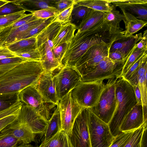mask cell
I'll use <instances>...</instances> for the list:
<instances>
[{"instance_id":"cell-1","label":"cell","mask_w":147,"mask_h":147,"mask_svg":"<svg viewBox=\"0 0 147 147\" xmlns=\"http://www.w3.org/2000/svg\"><path fill=\"white\" fill-rule=\"evenodd\" d=\"M102 30L101 27L96 25L83 32L77 31L67 44L62 57V64L74 67L84 54L92 46L114 42L118 39L117 36L110 34L109 29Z\"/></svg>"},{"instance_id":"cell-2","label":"cell","mask_w":147,"mask_h":147,"mask_svg":"<svg viewBox=\"0 0 147 147\" xmlns=\"http://www.w3.org/2000/svg\"><path fill=\"white\" fill-rule=\"evenodd\" d=\"M44 72L40 61L27 60L0 76V94L19 92L35 86Z\"/></svg>"},{"instance_id":"cell-3","label":"cell","mask_w":147,"mask_h":147,"mask_svg":"<svg viewBox=\"0 0 147 147\" xmlns=\"http://www.w3.org/2000/svg\"><path fill=\"white\" fill-rule=\"evenodd\" d=\"M115 93L117 105L113 115L108 125L113 136L121 133L120 127L124 118L137 104L133 86L121 76L115 82Z\"/></svg>"},{"instance_id":"cell-4","label":"cell","mask_w":147,"mask_h":147,"mask_svg":"<svg viewBox=\"0 0 147 147\" xmlns=\"http://www.w3.org/2000/svg\"><path fill=\"white\" fill-rule=\"evenodd\" d=\"M103 80L82 82L71 91L72 98L82 108L92 107L107 86L108 80L106 83Z\"/></svg>"},{"instance_id":"cell-5","label":"cell","mask_w":147,"mask_h":147,"mask_svg":"<svg viewBox=\"0 0 147 147\" xmlns=\"http://www.w3.org/2000/svg\"><path fill=\"white\" fill-rule=\"evenodd\" d=\"M117 77L108 79L107 86L98 102L94 106L89 108L95 115L107 124L111 120L117 107L115 82Z\"/></svg>"},{"instance_id":"cell-6","label":"cell","mask_w":147,"mask_h":147,"mask_svg":"<svg viewBox=\"0 0 147 147\" xmlns=\"http://www.w3.org/2000/svg\"><path fill=\"white\" fill-rule=\"evenodd\" d=\"M19 101L22 105L33 108L46 121L51 119L57 105L45 102L34 86H30L18 93Z\"/></svg>"},{"instance_id":"cell-7","label":"cell","mask_w":147,"mask_h":147,"mask_svg":"<svg viewBox=\"0 0 147 147\" xmlns=\"http://www.w3.org/2000/svg\"><path fill=\"white\" fill-rule=\"evenodd\" d=\"M88 124L91 147H109L115 137L108 124L95 115L88 108Z\"/></svg>"},{"instance_id":"cell-8","label":"cell","mask_w":147,"mask_h":147,"mask_svg":"<svg viewBox=\"0 0 147 147\" xmlns=\"http://www.w3.org/2000/svg\"><path fill=\"white\" fill-rule=\"evenodd\" d=\"M53 75L59 102L82 82V77L74 67L63 65Z\"/></svg>"},{"instance_id":"cell-9","label":"cell","mask_w":147,"mask_h":147,"mask_svg":"<svg viewBox=\"0 0 147 147\" xmlns=\"http://www.w3.org/2000/svg\"><path fill=\"white\" fill-rule=\"evenodd\" d=\"M113 42L94 45L86 51L74 67L81 77L87 74L100 61L108 57L110 47Z\"/></svg>"},{"instance_id":"cell-10","label":"cell","mask_w":147,"mask_h":147,"mask_svg":"<svg viewBox=\"0 0 147 147\" xmlns=\"http://www.w3.org/2000/svg\"><path fill=\"white\" fill-rule=\"evenodd\" d=\"M125 63H117L108 57L100 61L86 74L81 77L82 82L104 80L121 76Z\"/></svg>"},{"instance_id":"cell-11","label":"cell","mask_w":147,"mask_h":147,"mask_svg":"<svg viewBox=\"0 0 147 147\" xmlns=\"http://www.w3.org/2000/svg\"><path fill=\"white\" fill-rule=\"evenodd\" d=\"M58 104L61 121V129L64 131L69 136L71 134L76 119L83 108L74 100L71 92L60 100Z\"/></svg>"},{"instance_id":"cell-12","label":"cell","mask_w":147,"mask_h":147,"mask_svg":"<svg viewBox=\"0 0 147 147\" xmlns=\"http://www.w3.org/2000/svg\"><path fill=\"white\" fill-rule=\"evenodd\" d=\"M88 108H83L76 119L69 136L74 147H91L88 124Z\"/></svg>"},{"instance_id":"cell-13","label":"cell","mask_w":147,"mask_h":147,"mask_svg":"<svg viewBox=\"0 0 147 147\" xmlns=\"http://www.w3.org/2000/svg\"><path fill=\"white\" fill-rule=\"evenodd\" d=\"M17 120L19 123L28 127L33 133L42 136L46 129L48 121L32 107L22 105Z\"/></svg>"},{"instance_id":"cell-14","label":"cell","mask_w":147,"mask_h":147,"mask_svg":"<svg viewBox=\"0 0 147 147\" xmlns=\"http://www.w3.org/2000/svg\"><path fill=\"white\" fill-rule=\"evenodd\" d=\"M53 76V73L44 72L35 86L45 102L57 105L59 102Z\"/></svg>"},{"instance_id":"cell-15","label":"cell","mask_w":147,"mask_h":147,"mask_svg":"<svg viewBox=\"0 0 147 147\" xmlns=\"http://www.w3.org/2000/svg\"><path fill=\"white\" fill-rule=\"evenodd\" d=\"M115 6L118 7L136 17L147 22V0H107Z\"/></svg>"},{"instance_id":"cell-16","label":"cell","mask_w":147,"mask_h":147,"mask_svg":"<svg viewBox=\"0 0 147 147\" xmlns=\"http://www.w3.org/2000/svg\"><path fill=\"white\" fill-rule=\"evenodd\" d=\"M40 57V61L44 72L53 73L63 65L55 58L53 48L49 46L47 40L37 45Z\"/></svg>"},{"instance_id":"cell-17","label":"cell","mask_w":147,"mask_h":147,"mask_svg":"<svg viewBox=\"0 0 147 147\" xmlns=\"http://www.w3.org/2000/svg\"><path fill=\"white\" fill-rule=\"evenodd\" d=\"M144 123L142 105L137 104L126 115L120 127L122 132L134 130Z\"/></svg>"},{"instance_id":"cell-18","label":"cell","mask_w":147,"mask_h":147,"mask_svg":"<svg viewBox=\"0 0 147 147\" xmlns=\"http://www.w3.org/2000/svg\"><path fill=\"white\" fill-rule=\"evenodd\" d=\"M5 128L17 139L20 145L29 144L35 140L36 134L26 125L18 122L17 119Z\"/></svg>"},{"instance_id":"cell-19","label":"cell","mask_w":147,"mask_h":147,"mask_svg":"<svg viewBox=\"0 0 147 147\" xmlns=\"http://www.w3.org/2000/svg\"><path fill=\"white\" fill-rule=\"evenodd\" d=\"M142 37V33L128 37L124 36L113 43L109 52H120L127 59L136 45L141 40Z\"/></svg>"},{"instance_id":"cell-20","label":"cell","mask_w":147,"mask_h":147,"mask_svg":"<svg viewBox=\"0 0 147 147\" xmlns=\"http://www.w3.org/2000/svg\"><path fill=\"white\" fill-rule=\"evenodd\" d=\"M47 19H38L12 30L5 39L0 44V48L21 40L22 36L27 31L41 24Z\"/></svg>"},{"instance_id":"cell-21","label":"cell","mask_w":147,"mask_h":147,"mask_svg":"<svg viewBox=\"0 0 147 147\" xmlns=\"http://www.w3.org/2000/svg\"><path fill=\"white\" fill-rule=\"evenodd\" d=\"M26 11L31 13L34 11L48 9L60 13L56 8L55 0H17L13 1Z\"/></svg>"},{"instance_id":"cell-22","label":"cell","mask_w":147,"mask_h":147,"mask_svg":"<svg viewBox=\"0 0 147 147\" xmlns=\"http://www.w3.org/2000/svg\"><path fill=\"white\" fill-rule=\"evenodd\" d=\"M115 7L111 11L106 12L105 20L109 28V32L112 35L122 36L125 32L120 27L121 22L123 20V15L117 10Z\"/></svg>"},{"instance_id":"cell-23","label":"cell","mask_w":147,"mask_h":147,"mask_svg":"<svg viewBox=\"0 0 147 147\" xmlns=\"http://www.w3.org/2000/svg\"><path fill=\"white\" fill-rule=\"evenodd\" d=\"M121 9L123 13V21L125 25L124 36H131L143 27L147 26V22L139 19L123 9Z\"/></svg>"},{"instance_id":"cell-24","label":"cell","mask_w":147,"mask_h":147,"mask_svg":"<svg viewBox=\"0 0 147 147\" xmlns=\"http://www.w3.org/2000/svg\"><path fill=\"white\" fill-rule=\"evenodd\" d=\"M77 29V26L70 22L62 25L52 40L53 48L63 44L69 43L74 36Z\"/></svg>"},{"instance_id":"cell-25","label":"cell","mask_w":147,"mask_h":147,"mask_svg":"<svg viewBox=\"0 0 147 147\" xmlns=\"http://www.w3.org/2000/svg\"><path fill=\"white\" fill-rule=\"evenodd\" d=\"M61 125L59 106L58 104L52 117L48 121L46 129L42 136L41 143H44L60 131L61 129Z\"/></svg>"},{"instance_id":"cell-26","label":"cell","mask_w":147,"mask_h":147,"mask_svg":"<svg viewBox=\"0 0 147 147\" xmlns=\"http://www.w3.org/2000/svg\"><path fill=\"white\" fill-rule=\"evenodd\" d=\"M105 15L106 12L91 9L77 26V31L83 32L88 30L103 20Z\"/></svg>"},{"instance_id":"cell-27","label":"cell","mask_w":147,"mask_h":147,"mask_svg":"<svg viewBox=\"0 0 147 147\" xmlns=\"http://www.w3.org/2000/svg\"><path fill=\"white\" fill-rule=\"evenodd\" d=\"M37 35L22 39L7 46V48L15 54L26 53L37 48Z\"/></svg>"},{"instance_id":"cell-28","label":"cell","mask_w":147,"mask_h":147,"mask_svg":"<svg viewBox=\"0 0 147 147\" xmlns=\"http://www.w3.org/2000/svg\"><path fill=\"white\" fill-rule=\"evenodd\" d=\"M39 147H74L65 132L61 129Z\"/></svg>"},{"instance_id":"cell-29","label":"cell","mask_w":147,"mask_h":147,"mask_svg":"<svg viewBox=\"0 0 147 147\" xmlns=\"http://www.w3.org/2000/svg\"><path fill=\"white\" fill-rule=\"evenodd\" d=\"M74 0L75 4L85 6L94 10L104 12H109L115 7L107 0Z\"/></svg>"},{"instance_id":"cell-30","label":"cell","mask_w":147,"mask_h":147,"mask_svg":"<svg viewBox=\"0 0 147 147\" xmlns=\"http://www.w3.org/2000/svg\"><path fill=\"white\" fill-rule=\"evenodd\" d=\"M91 9L85 6L74 5L71 16L70 23L77 26H78L85 16Z\"/></svg>"},{"instance_id":"cell-31","label":"cell","mask_w":147,"mask_h":147,"mask_svg":"<svg viewBox=\"0 0 147 147\" xmlns=\"http://www.w3.org/2000/svg\"><path fill=\"white\" fill-rule=\"evenodd\" d=\"M19 145L17 139L5 127L0 131V147H17Z\"/></svg>"},{"instance_id":"cell-32","label":"cell","mask_w":147,"mask_h":147,"mask_svg":"<svg viewBox=\"0 0 147 147\" xmlns=\"http://www.w3.org/2000/svg\"><path fill=\"white\" fill-rule=\"evenodd\" d=\"M147 49H139L136 48L135 46L124 63L121 74L123 76L128 69L144 54L147 53Z\"/></svg>"},{"instance_id":"cell-33","label":"cell","mask_w":147,"mask_h":147,"mask_svg":"<svg viewBox=\"0 0 147 147\" xmlns=\"http://www.w3.org/2000/svg\"><path fill=\"white\" fill-rule=\"evenodd\" d=\"M27 60L18 56L0 59V76Z\"/></svg>"},{"instance_id":"cell-34","label":"cell","mask_w":147,"mask_h":147,"mask_svg":"<svg viewBox=\"0 0 147 147\" xmlns=\"http://www.w3.org/2000/svg\"><path fill=\"white\" fill-rule=\"evenodd\" d=\"M18 93L0 94V112L11 107L19 101Z\"/></svg>"},{"instance_id":"cell-35","label":"cell","mask_w":147,"mask_h":147,"mask_svg":"<svg viewBox=\"0 0 147 147\" xmlns=\"http://www.w3.org/2000/svg\"><path fill=\"white\" fill-rule=\"evenodd\" d=\"M146 123H144L133 131L124 147H141V139Z\"/></svg>"},{"instance_id":"cell-36","label":"cell","mask_w":147,"mask_h":147,"mask_svg":"<svg viewBox=\"0 0 147 147\" xmlns=\"http://www.w3.org/2000/svg\"><path fill=\"white\" fill-rule=\"evenodd\" d=\"M26 11L17 13L0 16V28L3 29L12 24L26 15Z\"/></svg>"},{"instance_id":"cell-37","label":"cell","mask_w":147,"mask_h":147,"mask_svg":"<svg viewBox=\"0 0 147 147\" xmlns=\"http://www.w3.org/2000/svg\"><path fill=\"white\" fill-rule=\"evenodd\" d=\"M26 11L12 1L9 2L0 7V16L7 15Z\"/></svg>"},{"instance_id":"cell-38","label":"cell","mask_w":147,"mask_h":147,"mask_svg":"<svg viewBox=\"0 0 147 147\" xmlns=\"http://www.w3.org/2000/svg\"><path fill=\"white\" fill-rule=\"evenodd\" d=\"M55 17L47 19L38 26L27 31L22 36L21 40L30 38L37 35L52 22Z\"/></svg>"},{"instance_id":"cell-39","label":"cell","mask_w":147,"mask_h":147,"mask_svg":"<svg viewBox=\"0 0 147 147\" xmlns=\"http://www.w3.org/2000/svg\"><path fill=\"white\" fill-rule=\"evenodd\" d=\"M147 72V59L143 61L127 81L132 86H137L138 85V79L139 77L145 74Z\"/></svg>"},{"instance_id":"cell-40","label":"cell","mask_w":147,"mask_h":147,"mask_svg":"<svg viewBox=\"0 0 147 147\" xmlns=\"http://www.w3.org/2000/svg\"><path fill=\"white\" fill-rule=\"evenodd\" d=\"M133 131L122 132L117 135L109 147H124Z\"/></svg>"},{"instance_id":"cell-41","label":"cell","mask_w":147,"mask_h":147,"mask_svg":"<svg viewBox=\"0 0 147 147\" xmlns=\"http://www.w3.org/2000/svg\"><path fill=\"white\" fill-rule=\"evenodd\" d=\"M147 73L140 76L138 79V85L140 92L142 106H147Z\"/></svg>"},{"instance_id":"cell-42","label":"cell","mask_w":147,"mask_h":147,"mask_svg":"<svg viewBox=\"0 0 147 147\" xmlns=\"http://www.w3.org/2000/svg\"><path fill=\"white\" fill-rule=\"evenodd\" d=\"M74 5L61 12L55 17L52 22H58L62 25L70 23L71 16Z\"/></svg>"},{"instance_id":"cell-43","label":"cell","mask_w":147,"mask_h":147,"mask_svg":"<svg viewBox=\"0 0 147 147\" xmlns=\"http://www.w3.org/2000/svg\"><path fill=\"white\" fill-rule=\"evenodd\" d=\"M147 53H146L144 54L134 63L128 69L125 74L122 76L125 79L128 81L131 76L137 70L143 61L145 59H147Z\"/></svg>"},{"instance_id":"cell-44","label":"cell","mask_w":147,"mask_h":147,"mask_svg":"<svg viewBox=\"0 0 147 147\" xmlns=\"http://www.w3.org/2000/svg\"><path fill=\"white\" fill-rule=\"evenodd\" d=\"M33 15L38 19H47L57 16L60 13L48 9H42L32 12Z\"/></svg>"},{"instance_id":"cell-45","label":"cell","mask_w":147,"mask_h":147,"mask_svg":"<svg viewBox=\"0 0 147 147\" xmlns=\"http://www.w3.org/2000/svg\"><path fill=\"white\" fill-rule=\"evenodd\" d=\"M22 106L19 101L12 106L0 112V119L12 115H17Z\"/></svg>"},{"instance_id":"cell-46","label":"cell","mask_w":147,"mask_h":147,"mask_svg":"<svg viewBox=\"0 0 147 147\" xmlns=\"http://www.w3.org/2000/svg\"><path fill=\"white\" fill-rule=\"evenodd\" d=\"M17 56L22 57L28 60L40 61V57L37 48L29 52L19 54H16Z\"/></svg>"},{"instance_id":"cell-47","label":"cell","mask_w":147,"mask_h":147,"mask_svg":"<svg viewBox=\"0 0 147 147\" xmlns=\"http://www.w3.org/2000/svg\"><path fill=\"white\" fill-rule=\"evenodd\" d=\"M74 4V0H55V7L60 12Z\"/></svg>"},{"instance_id":"cell-48","label":"cell","mask_w":147,"mask_h":147,"mask_svg":"<svg viewBox=\"0 0 147 147\" xmlns=\"http://www.w3.org/2000/svg\"><path fill=\"white\" fill-rule=\"evenodd\" d=\"M108 57L117 63H125L127 59L122 53L118 51L109 52Z\"/></svg>"},{"instance_id":"cell-49","label":"cell","mask_w":147,"mask_h":147,"mask_svg":"<svg viewBox=\"0 0 147 147\" xmlns=\"http://www.w3.org/2000/svg\"><path fill=\"white\" fill-rule=\"evenodd\" d=\"M67 43H64L53 48V51L55 58L61 64L63 54L67 47Z\"/></svg>"},{"instance_id":"cell-50","label":"cell","mask_w":147,"mask_h":147,"mask_svg":"<svg viewBox=\"0 0 147 147\" xmlns=\"http://www.w3.org/2000/svg\"><path fill=\"white\" fill-rule=\"evenodd\" d=\"M17 115H9L0 119V132L4 127L16 120Z\"/></svg>"},{"instance_id":"cell-51","label":"cell","mask_w":147,"mask_h":147,"mask_svg":"<svg viewBox=\"0 0 147 147\" xmlns=\"http://www.w3.org/2000/svg\"><path fill=\"white\" fill-rule=\"evenodd\" d=\"M17 57L7 47L0 48V59Z\"/></svg>"},{"instance_id":"cell-52","label":"cell","mask_w":147,"mask_h":147,"mask_svg":"<svg viewBox=\"0 0 147 147\" xmlns=\"http://www.w3.org/2000/svg\"><path fill=\"white\" fill-rule=\"evenodd\" d=\"M136 48L139 49H147V30L144 31L141 40L136 45Z\"/></svg>"},{"instance_id":"cell-53","label":"cell","mask_w":147,"mask_h":147,"mask_svg":"<svg viewBox=\"0 0 147 147\" xmlns=\"http://www.w3.org/2000/svg\"><path fill=\"white\" fill-rule=\"evenodd\" d=\"M133 87L137 102V104L139 105H142L141 94L138 85L136 86H133Z\"/></svg>"},{"instance_id":"cell-54","label":"cell","mask_w":147,"mask_h":147,"mask_svg":"<svg viewBox=\"0 0 147 147\" xmlns=\"http://www.w3.org/2000/svg\"><path fill=\"white\" fill-rule=\"evenodd\" d=\"M147 123L145 124L141 140V147H147Z\"/></svg>"},{"instance_id":"cell-55","label":"cell","mask_w":147,"mask_h":147,"mask_svg":"<svg viewBox=\"0 0 147 147\" xmlns=\"http://www.w3.org/2000/svg\"><path fill=\"white\" fill-rule=\"evenodd\" d=\"M17 147H39L38 146H34L30 144L26 145H20L18 146Z\"/></svg>"},{"instance_id":"cell-56","label":"cell","mask_w":147,"mask_h":147,"mask_svg":"<svg viewBox=\"0 0 147 147\" xmlns=\"http://www.w3.org/2000/svg\"><path fill=\"white\" fill-rule=\"evenodd\" d=\"M9 1L6 0H0V7L9 2Z\"/></svg>"},{"instance_id":"cell-57","label":"cell","mask_w":147,"mask_h":147,"mask_svg":"<svg viewBox=\"0 0 147 147\" xmlns=\"http://www.w3.org/2000/svg\"><path fill=\"white\" fill-rule=\"evenodd\" d=\"M2 29H0V32H1V31L2 30Z\"/></svg>"}]
</instances>
